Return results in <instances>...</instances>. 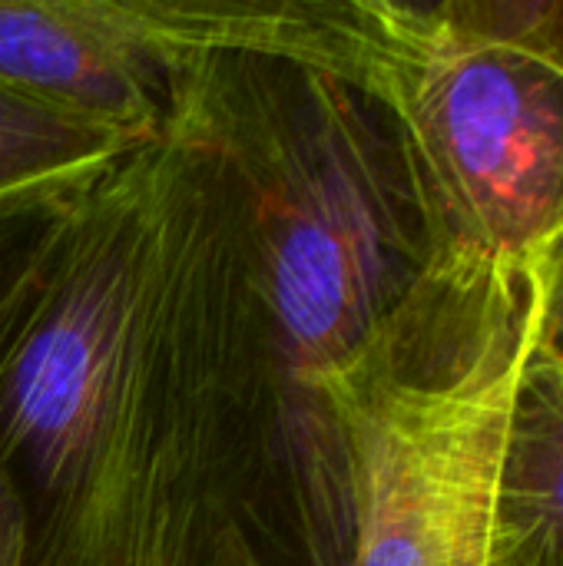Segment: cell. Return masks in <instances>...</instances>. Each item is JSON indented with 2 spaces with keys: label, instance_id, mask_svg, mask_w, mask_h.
<instances>
[{
  "label": "cell",
  "instance_id": "6",
  "mask_svg": "<svg viewBox=\"0 0 563 566\" xmlns=\"http://www.w3.org/2000/svg\"><path fill=\"white\" fill-rule=\"evenodd\" d=\"M494 566H563V358H531L511 405Z\"/></svg>",
  "mask_w": 563,
  "mask_h": 566
},
{
  "label": "cell",
  "instance_id": "5",
  "mask_svg": "<svg viewBox=\"0 0 563 566\" xmlns=\"http://www.w3.org/2000/svg\"><path fill=\"white\" fill-rule=\"evenodd\" d=\"M189 63L153 0H0V80L129 143L169 133Z\"/></svg>",
  "mask_w": 563,
  "mask_h": 566
},
{
  "label": "cell",
  "instance_id": "4",
  "mask_svg": "<svg viewBox=\"0 0 563 566\" xmlns=\"http://www.w3.org/2000/svg\"><path fill=\"white\" fill-rule=\"evenodd\" d=\"M358 86L392 116L438 259L538 272L563 232V76L451 0H368Z\"/></svg>",
  "mask_w": 563,
  "mask_h": 566
},
{
  "label": "cell",
  "instance_id": "11",
  "mask_svg": "<svg viewBox=\"0 0 563 566\" xmlns=\"http://www.w3.org/2000/svg\"><path fill=\"white\" fill-rule=\"evenodd\" d=\"M219 566H265V564H262V560H259L246 544H236Z\"/></svg>",
  "mask_w": 563,
  "mask_h": 566
},
{
  "label": "cell",
  "instance_id": "9",
  "mask_svg": "<svg viewBox=\"0 0 563 566\" xmlns=\"http://www.w3.org/2000/svg\"><path fill=\"white\" fill-rule=\"evenodd\" d=\"M478 33L563 76V0H451Z\"/></svg>",
  "mask_w": 563,
  "mask_h": 566
},
{
  "label": "cell",
  "instance_id": "10",
  "mask_svg": "<svg viewBox=\"0 0 563 566\" xmlns=\"http://www.w3.org/2000/svg\"><path fill=\"white\" fill-rule=\"evenodd\" d=\"M541 335L538 358H563V232L544 255L541 269Z\"/></svg>",
  "mask_w": 563,
  "mask_h": 566
},
{
  "label": "cell",
  "instance_id": "8",
  "mask_svg": "<svg viewBox=\"0 0 563 566\" xmlns=\"http://www.w3.org/2000/svg\"><path fill=\"white\" fill-rule=\"evenodd\" d=\"M86 182L0 199V328L20 295L30 269L37 265L43 245L50 242L56 222L63 219L73 196ZM0 566H20V524H17L10 491L3 484V474H0Z\"/></svg>",
  "mask_w": 563,
  "mask_h": 566
},
{
  "label": "cell",
  "instance_id": "1",
  "mask_svg": "<svg viewBox=\"0 0 563 566\" xmlns=\"http://www.w3.org/2000/svg\"><path fill=\"white\" fill-rule=\"evenodd\" d=\"M275 448L232 199L173 129L73 196L0 328L20 566H269Z\"/></svg>",
  "mask_w": 563,
  "mask_h": 566
},
{
  "label": "cell",
  "instance_id": "3",
  "mask_svg": "<svg viewBox=\"0 0 563 566\" xmlns=\"http://www.w3.org/2000/svg\"><path fill=\"white\" fill-rule=\"evenodd\" d=\"M538 335V272L438 259L329 388L348 448V566H494L508 421Z\"/></svg>",
  "mask_w": 563,
  "mask_h": 566
},
{
  "label": "cell",
  "instance_id": "7",
  "mask_svg": "<svg viewBox=\"0 0 563 566\" xmlns=\"http://www.w3.org/2000/svg\"><path fill=\"white\" fill-rule=\"evenodd\" d=\"M136 146L0 80V199L86 182Z\"/></svg>",
  "mask_w": 563,
  "mask_h": 566
},
{
  "label": "cell",
  "instance_id": "2",
  "mask_svg": "<svg viewBox=\"0 0 563 566\" xmlns=\"http://www.w3.org/2000/svg\"><path fill=\"white\" fill-rule=\"evenodd\" d=\"M173 129L222 172L259 312L279 418L269 566H348V448L329 388L438 262L402 136L368 90L259 53L196 56Z\"/></svg>",
  "mask_w": 563,
  "mask_h": 566
}]
</instances>
